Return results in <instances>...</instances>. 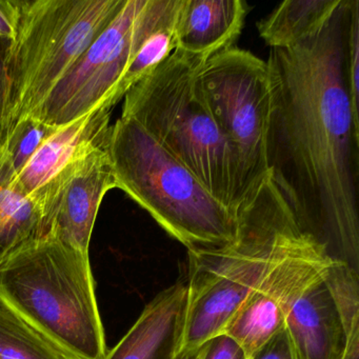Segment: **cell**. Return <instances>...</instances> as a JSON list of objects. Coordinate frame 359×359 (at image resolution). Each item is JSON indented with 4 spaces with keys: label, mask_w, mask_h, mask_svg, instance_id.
Returning a JSON list of instances; mask_svg holds the SVG:
<instances>
[{
    "label": "cell",
    "mask_w": 359,
    "mask_h": 359,
    "mask_svg": "<svg viewBox=\"0 0 359 359\" xmlns=\"http://www.w3.org/2000/svg\"><path fill=\"white\" fill-rule=\"evenodd\" d=\"M355 3L340 0L318 32L271 49L266 163L300 226L357 264L359 126L346 72Z\"/></svg>",
    "instance_id": "cell-1"
},
{
    "label": "cell",
    "mask_w": 359,
    "mask_h": 359,
    "mask_svg": "<svg viewBox=\"0 0 359 359\" xmlns=\"http://www.w3.org/2000/svg\"><path fill=\"white\" fill-rule=\"evenodd\" d=\"M232 241L189 250L188 308L182 351H194L224 332L226 323L302 230L270 174L235 211Z\"/></svg>",
    "instance_id": "cell-2"
},
{
    "label": "cell",
    "mask_w": 359,
    "mask_h": 359,
    "mask_svg": "<svg viewBox=\"0 0 359 359\" xmlns=\"http://www.w3.org/2000/svg\"><path fill=\"white\" fill-rule=\"evenodd\" d=\"M89 253L48 231L0 264V302L71 359L108 352Z\"/></svg>",
    "instance_id": "cell-3"
},
{
    "label": "cell",
    "mask_w": 359,
    "mask_h": 359,
    "mask_svg": "<svg viewBox=\"0 0 359 359\" xmlns=\"http://www.w3.org/2000/svg\"><path fill=\"white\" fill-rule=\"evenodd\" d=\"M205 60L176 49L126 93L121 116L134 119L207 189L236 211V169L199 81Z\"/></svg>",
    "instance_id": "cell-4"
},
{
    "label": "cell",
    "mask_w": 359,
    "mask_h": 359,
    "mask_svg": "<svg viewBox=\"0 0 359 359\" xmlns=\"http://www.w3.org/2000/svg\"><path fill=\"white\" fill-rule=\"evenodd\" d=\"M126 0H20L8 54L0 142L32 118Z\"/></svg>",
    "instance_id": "cell-5"
},
{
    "label": "cell",
    "mask_w": 359,
    "mask_h": 359,
    "mask_svg": "<svg viewBox=\"0 0 359 359\" xmlns=\"http://www.w3.org/2000/svg\"><path fill=\"white\" fill-rule=\"evenodd\" d=\"M108 152L116 188L188 251L222 247L232 241L234 212L214 198L134 119L121 116L111 127Z\"/></svg>",
    "instance_id": "cell-6"
},
{
    "label": "cell",
    "mask_w": 359,
    "mask_h": 359,
    "mask_svg": "<svg viewBox=\"0 0 359 359\" xmlns=\"http://www.w3.org/2000/svg\"><path fill=\"white\" fill-rule=\"evenodd\" d=\"M199 81L208 106L232 151L238 207L269 172L268 66L251 52L233 47L203 62Z\"/></svg>",
    "instance_id": "cell-7"
},
{
    "label": "cell",
    "mask_w": 359,
    "mask_h": 359,
    "mask_svg": "<svg viewBox=\"0 0 359 359\" xmlns=\"http://www.w3.org/2000/svg\"><path fill=\"white\" fill-rule=\"evenodd\" d=\"M333 260L327 245L304 229L298 231L238 306L222 334L233 338L249 358L285 327L296 302L325 276Z\"/></svg>",
    "instance_id": "cell-8"
},
{
    "label": "cell",
    "mask_w": 359,
    "mask_h": 359,
    "mask_svg": "<svg viewBox=\"0 0 359 359\" xmlns=\"http://www.w3.org/2000/svg\"><path fill=\"white\" fill-rule=\"evenodd\" d=\"M144 0H126L104 32L60 81L32 118L60 127L100 104L114 107L115 91L135 51V31Z\"/></svg>",
    "instance_id": "cell-9"
},
{
    "label": "cell",
    "mask_w": 359,
    "mask_h": 359,
    "mask_svg": "<svg viewBox=\"0 0 359 359\" xmlns=\"http://www.w3.org/2000/svg\"><path fill=\"white\" fill-rule=\"evenodd\" d=\"M115 188L108 144L73 161L34 198L43 211L46 233L51 231L89 253L100 203Z\"/></svg>",
    "instance_id": "cell-10"
},
{
    "label": "cell",
    "mask_w": 359,
    "mask_h": 359,
    "mask_svg": "<svg viewBox=\"0 0 359 359\" xmlns=\"http://www.w3.org/2000/svg\"><path fill=\"white\" fill-rule=\"evenodd\" d=\"M112 109L104 102L79 119L58 127L6 189L34 199L73 161L106 147L112 127Z\"/></svg>",
    "instance_id": "cell-11"
},
{
    "label": "cell",
    "mask_w": 359,
    "mask_h": 359,
    "mask_svg": "<svg viewBox=\"0 0 359 359\" xmlns=\"http://www.w3.org/2000/svg\"><path fill=\"white\" fill-rule=\"evenodd\" d=\"M188 287L176 283L155 296L128 333L102 359H173L180 352Z\"/></svg>",
    "instance_id": "cell-12"
},
{
    "label": "cell",
    "mask_w": 359,
    "mask_h": 359,
    "mask_svg": "<svg viewBox=\"0 0 359 359\" xmlns=\"http://www.w3.org/2000/svg\"><path fill=\"white\" fill-rule=\"evenodd\" d=\"M325 276L304 292L285 321L300 359H342L346 351L348 335Z\"/></svg>",
    "instance_id": "cell-13"
},
{
    "label": "cell",
    "mask_w": 359,
    "mask_h": 359,
    "mask_svg": "<svg viewBox=\"0 0 359 359\" xmlns=\"http://www.w3.org/2000/svg\"><path fill=\"white\" fill-rule=\"evenodd\" d=\"M248 12L243 0H184L176 49L207 60L234 47Z\"/></svg>",
    "instance_id": "cell-14"
},
{
    "label": "cell",
    "mask_w": 359,
    "mask_h": 359,
    "mask_svg": "<svg viewBox=\"0 0 359 359\" xmlns=\"http://www.w3.org/2000/svg\"><path fill=\"white\" fill-rule=\"evenodd\" d=\"M184 0H144L138 16L133 57L117 86V102L177 48V24Z\"/></svg>",
    "instance_id": "cell-15"
},
{
    "label": "cell",
    "mask_w": 359,
    "mask_h": 359,
    "mask_svg": "<svg viewBox=\"0 0 359 359\" xmlns=\"http://www.w3.org/2000/svg\"><path fill=\"white\" fill-rule=\"evenodd\" d=\"M340 0H285L257 22L259 36L271 49L293 47L318 32Z\"/></svg>",
    "instance_id": "cell-16"
},
{
    "label": "cell",
    "mask_w": 359,
    "mask_h": 359,
    "mask_svg": "<svg viewBox=\"0 0 359 359\" xmlns=\"http://www.w3.org/2000/svg\"><path fill=\"white\" fill-rule=\"evenodd\" d=\"M45 233L43 211L34 199L0 189V264L20 245Z\"/></svg>",
    "instance_id": "cell-17"
},
{
    "label": "cell",
    "mask_w": 359,
    "mask_h": 359,
    "mask_svg": "<svg viewBox=\"0 0 359 359\" xmlns=\"http://www.w3.org/2000/svg\"><path fill=\"white\" fill-rule=\"evenodd\" d=\"M0 359H71L0 302Z\"/></svg>",
    "instance_id": "cell-18"
},
{
    "label": "cell",
    "mask_w": 359,
    "mask_h": 359,
    "mask_svg": "<svg viewBox=\"0 0 359 359\" xmlns=\"http://www.w3.org/2000/svg\"><path fill=\"white\" fill-rule=\"evenodd\" d=\"M57 128L30 118L20 123L0 142V189L9 186L37 149Z\"/></svg>",
    "instance_id": "cell-19"
},
{
    "label": "cell",
    "mask_w": 359,
    "mask_h": 359,
    "mask_svg": "<svg viewBox=\"0 0 359 359\" xmlns=\"http://www.w3.org/2000/svg\"><path fill=\"white\" fill-rule=\"evenodd\" d=\"M325 283L348 337L359 327L358 270L346 260L334 257L325 274Z\"/></svg>",
    "instance_id": "cell-20"
},
{
    "label": "cell",
    "mask_w": 359,
    "mask_h": 359,
    "mask_svg": "<svg viewBox=\"0 0 359 359\" xmlns=\"http://www.w3.org/2000/svg\"><path fill=\"white\" fill-rule=\"evenodd\" d=\"M348 94L355 123L359 126V1L356 0L353 10L352 27L348 41Z\"/></svg>",
    "instance_id": "cell-21"
},
{
    "label": "cell",
    "mask_w": 359,
    "mask_h": 359,
    "mask_svg": "<svg viewBox=\"0 0 359 359\" xmlns=\"http://www.w3.org/2000/svg\"><path fill=\"white\" fill-rule=\"evenodd\" d=\"M248 359H300L287 327L281 329Z\"/></svg>",
    "instance_id": "cell-22"
},
{
    "label": "cell",
    "mask_w": 359,
    "mask_h": 359,
    "mask_svg": "<svg viewBox=\"0 0 359 359\" xmlns=\"http://www.w3.org/2000/svg\"><path fill=\"white\" fill-rule=\"evenodd\" d=\"M198 359H248V357L233 338L220 334L201 346Z\"/></svg>",
    "instance_id": "cell-23"
},
{
    "label": "cell",
    "mask_w": 359,
    "mask_h": 359,
    "mask_svg": "<svg viewBox=\"0 0 359 359\" xmlns=\"http://www.w3.org/2000/svg\"><path fill=\"white\" fill-rule=\"evenodd\" d=\"M20 18V0H0V35L14 41Z\"/></svg>",
    "instance_id": "cell-24"
},
{
    "label": "cell",
    "mask_w": 359,
    "mask_h": 359,
    "mask_svg": "<svg viewBox=\"0 0 359 359\" xmlns=\"http://www.w3.org/2000/svg\"><path fill=\"white\" fill-rule=\"evenodd\" d=\"M11 39L0 35V115L3 108L4 81H5V68L7 62L8 54L11 47Z\"/></svg>",
    "instance_id": "cell-25"
},
{
    "label": "cell",
    "mask_w": 359,
    "mask_h": 359,
    "mask_svg": "<svg viewBox=\"0 0 359 359\" xmlns=\"http://www.w3.org/2000/svg\"><path fill=\"white\" fill-rule=\"evenodd\" d=\"M342 359H359V327L348 335Z\"/></svg>",
    "instance_id": "cell-26"
},
{
    "label": "cell",
    "mask_w": 359,
    "mask_h": 359,
    "mask_svg": "<svg viewBox=\"0 0 359 359\" xmlns=\"http://www.w3.org/2000/svg\"><path fill=\"white\" fill-rule=\"evenodd\" d=\"M199 348L194 351H182L173 359H198Z\"/></svg>",
    "instance_id": "cell-27"
}]
</instances>
